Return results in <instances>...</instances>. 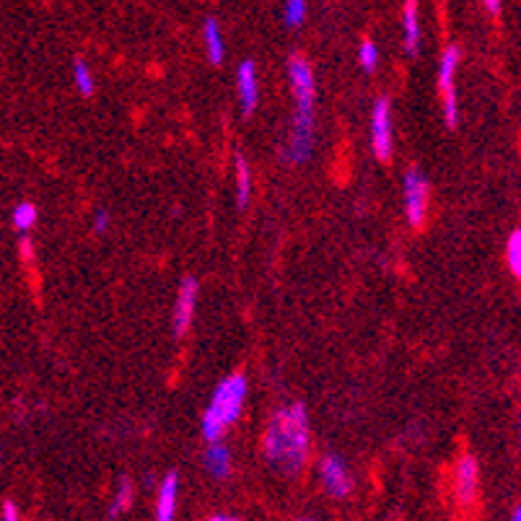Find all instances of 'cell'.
Here are the masks:
<instances>
[{
    "label": "cell",
    "mask_w": 521,
    "mask_h": 521,
    "mask_svg": "<svg viewBox=\"0 0 521 521\" xmlns=\"http://www.w3.org/2000/svg\"><path fill=\"white\" fill-rule=\"evenodd\" d=\"M309 444H312L309 415H306V407L296 402L270 418L265 436H262V454L273 470L291 477L306 464Z\"/></svg>",
    "instance_id": "obj_1"
},
{
    "label": "cell",
    "mask_w": 521,
    "mask_h": 521,
    "mask_svg": "<svg viewBox=\"0 0 521 521\" xmlns=\"http://www.w3.org/2000/svg\"><path fill=\"white\" fill-rule=\"evenodd\" d=\"M288 83H291L293 102H296V115H293V128L288 146L283 151L291 164H304L312 156L314 148V99H317V83L309 60L301 55H293L288 60Z\"/></svg>",
    "instance_id": "obj_2"
},
{
    "label": "cell",
    "mask_w": 521,
    "mask_h": 521,
    "mask_svg": "<svg viewBox=\"0 0 521 521\" xmlns=\"http://www.w3.org/2000/svg\"><path fill=\"white\" fill-rule=\"evenodd\" d=\"M244 400H247V376L231 374L216 387L210 405L203 415V439L218 441L226 433V428L234 426L242 415Z\"/></svg>",
    "instance_id": "obj_3"
},
{
    "label": "cell",
    "mask_w": 521,
    "mask_h": 521,
    "mask_svg": "<svg viewBox=\"0 0 521 521\" xmlns=\"http://www.w3.org/2000/svg\"><path fill=\"white\" fill-rule=\"evenodd\" d=\"M459 68V47H449L444 52L439 65V91L441 102H444V115L449 128H457L459 122V107H457V86H454V76Z\"/></svg>",
    "instance_id": "obj_4"
},
{
    "label": "cell",
    "mask_w": 521,
    "mask_h": 521,
    "mask_svg": "<svg viewBox=\"0 0 521 521\" xmlns=\"http://www.w3.org/2000/svg\"><path fill=\"white\" fill-rule=\"evenodd\" d=\"M428 195H431V185L428 179L418 172V169H407L405 174V216L410 226L420 229L426 221L428 213Z\"/></svg>",
    "instance_id": "obj_5"
},
{
    "label": "cell",
    "mask_w": 521,
    "mask_h": 521,
    "mask_svg": "<svg viewBox=\"0 0 521 521\" xmlns=\"http://www.w3.org/2000/svg\"><path fill=\"white\" fill-rule=\"evenodd\" d=\"M371 148L379 161H387L392 156V104L389 99H376L371 112Z\"/></svg>",
    "instance_id": "obj_6"
},
{
    "label": "cell",
    "mask_w": 521,
    "mask_h": 521,
    "mask_svg": "<svg viewBox=\"0 0 521 521\" xmlns=\"http://www.w3.org/2000/svg\"><path fill=\"white\" fill-rule=\"evenodd\" d=\"M319 480H322V488H325L327 496L332 498H345L353 490V477L348 472V464L337 454H327L319 462Z\"/></svg>",
    "instance_id": "obj_7"
},
{
    "label": "cell",
    "mask_w": 521,
    "mask_h": 521,
    "mask_svg": "<svg viewBox=\"0 0 521 521\" xmlns=\"http://www.w3.org/2000/svg\"><path fill=\"white\" fill-rule=\"evenodd\" d=\"M477 485H480V472H477L475 457H462L454 470V496L462 506H472L477 498Z\"/></svg>",
    "instance_id": "obj_8"
},
{
    "label": "cell",
    "mask_w": 521,
    "mask_h": 521,
    "mask_svg": "<svg viewBox=\"0 0 521 521\" xmlns=\"http://www.w3.org/2000/svg\"><path fill=\"white\" fill-rule=\"evenodd\" d=\"M197 280L185 278L177 293V306H174V335L185 337L190 330L192 314H195V301H197Z\"/></svg>",
    "instance_id": "obj_9"
},
{
    "label": "cell",
    "mask_w": 521,
    "mask_h": 521,
    "mask_svg": "<svg viewBox=\"0 0 521 521\" xmlns=\"http://www.w3.org/2000/svg\"><path fill=\"white\" fill-rule=\"evenodd\" d=\"M236 86H239V102H242L244 115H252L260 102V89H257V68L252 60H244L236 73Z\"/></svg>",
    "instance_id": "obj_10"
},
{
    "label": "cell",
    "mask_w": 521,
    "mask_h": 521,
    "mask_svg": "<svg viewBox=\"0 0 521 521\" xmlns=\"http://www.w3.org/2000/svg\"><path fill=\"white\" fill-rule=\"evenodd\" d=\"M177 493H179V477L174 472L161 480L159 485V496H156V519L169 521L177 509Z\"/></svg>",
    "instance_id": "obj_11"
},
{
    "label": "cell",
    "mask_w": 521,
    "mask_h": 521,
    "mask_svg": "<svg viewBox=\"0 0 521 521\" xmlns=\"http://www.w3.org/2000/svg\"><path fill=\"white\" fill-rule=\"evenodd\" d=\"M203 462H205V470H208L213 477H218V480L229 477L231 472L229 446H223L221 441H210V446L203 454Z\"/></svg>",
    "instance_id": "obj_12"
},
{
    "label": "cell",
    "mask_w": 521,
    "mask_h": 521,
    "mask_svg": "<svg viewBox=\"0 0 521 521\" xmlns=\"http://www.w3.org/2000/svg\"><path fill=\"white\" fill-rule=\"evenodd\" d=\"M402 29H405V50L410 55H418L420 50V19H418V0H407L405 16H402Z\"/></svg>",
    "instance_id": "obj_13"
},
{
    "label": "cell",
    "mask_w": 521,
    "mask_h": 521,
    "mask_svg": "<svg viewBox=\"0 0 521 521\" xmlns=\"http://www.w3.org/2000/svg\"><path fill=\"white\" fill-rule=\"evenodd\" d=\"M203 39L205 50H208L210 63H223V55H226V42H223V32L216 19H208L203 24Z\"/></svg>",
    "instance_id": "obj_14"
},
{
    "label": "cell",
    "mask_w": 521,
    "mask_h": 521,
    "mask_svg": "<svg viewBox=\"0 0 521 521\" xmlns=\"http://www.w3.org/2000/svg\"><path fill=\"white\" fill-rule=\"evenodd\" d=\"M234 177H236V200H239V208H244V205L249 203V195H252V174H249V164L244 156H236Z\"/></svg>",
    "instance_id": "obj_15"
},
{
    "label": "cell",
    "mask_w": 521,
    "mask_h": 521,
    "mask_svg": "<svg viewBox=\"0 0 521 521\" xmlns=\"http://www.w3.org/2000/svg\"><path fill=\"white\" fill-rule=\"evenodd\" d=\"M37 218H39V210H37V205H32V203H19L11 213L13 229H19L21 234H26V231L32 229L34 223H37Z\"/></svg>",
    "instance_id": "obj_16"
},
{
    "label": "cell",
    "mask_w": 521,
    "mask_h": 521,
    "mask_svg": "<svg viewBox=\"0 0 521 521\" xmlns=\"http://www.w3.org/2000/svg\"><path fill=\"white\" fill-rule=\"evenodd\" d=\"M73 83H76V89L81 91L83 96H91L96 91L94 73H91V68L83 63V60H76V63H73Z\"/></svg>",
    "instance_id": "obj_17"
},
{
    "label": "cell",
    "mask_w": 521,
    "mask_h": 521,
    "mask_svg": "<svg viewBox=\"0 0 521 521\" xmlns=\"http://www.w3.org/2000/svg\"><path fill=\"white\" fill-rule=\"evenodd\" d=\"M306 19V0H286L283 3V21L286 26L296 29V26L304 24Z\"/></svg>",
    "instance_id": "obj_18"
},
{
    "label": "cell",
    "mask_w": 521,
    "mask_h": 521,
    "mask_svg": "<svg viewBox=\"0 0 521 521\" xmlns=\"http://www.w3.org/2000/svg\"><path fill=\"white\" fill-rule=\"evenodd\" d=\"M506 260H509V270L521 278V231H514L506 244Z\"/></svg>",
    "instance_id": "obj_19"
},
{
    "label": "cell",
    "mask_w": 521,
    "mask_h": 521,
    "mask_svg": "<svg viewBox=\"0 0 521 521\" xmlns=\"http://www.w3.org/2000/svg\"><path fill=\"white\" fill-rule=\"evenodd\" d=\"M130 503H133V483H130V480H122L120 490H117L115 501H112V509H109V516L115 519L117 514H122V511H128Z\"/></svg>",
    "instance_id": "obj_20"
},
{
    "label": "cell",
    "mask_w": 521,
    "mask_h": 521,
    "mask_svg": "<svg viewBox=\"0 0 521 521\" xmlns=\"http://www.w3.org/2000/svg\"><path fill=\"white\" fill-rule=\"evenodd\" d=\"M358 60H361V68L366 70V73H374L376 65H379V47H376L371 39H366L361 45V52H358Z\"/></svg>",
    "instance_id": "obj_21"
},
{
    "label": "cell",
    "mask_w": 521,
    "mask_h": 521,
    "mask_svg": "<svg viewBox=\"0 0 521 521\" xmlns=\"http://www.w3.org/2000/svg\"><path fill=\"white\" fill-rule=\"evenodd\" d=\"M19 255H21V260H24V262H32L34 257H37V249H34L32 239H29V236H26V234L19 239Z\"/></svg>",
    "instance_id": "obj_22"
},
{
    "label": "cell",
    "mask_w": 521,
    "mask_h": 521,
    "mask_svg": "<svg viewBox=\"0 0 521 521\" xmlns=\"http://www.w3.org/2000/svg\"><path fill=\"white\" fill-rule=\"evenodd\" d=\"M109 229V213L107 210H99L94 216V234H104Z\"/></svg>",
    "instance_id": "obj_23"
},
{
    "label": "cell",
    "mask_w": 521,
    "mask_h": 521,
    "mask_svg": "<svg viewBox=\"0 0 521 521\" xmlns=\"http://www.w3.org/2000/svg\"><path fill=\"white\" fill-rule=\"evenodd\" d=\"M0 519H3V521H16V519H19V509H16V503H13V501L3 503Z\"/></svg>",
    "instance_id": "obj_24"
},
{
    "label": "cell",
    "mask_w": 521,
    "mask_h": 521,
    "mask_svg": "<svg viewBox=\"0 0 521 521\" xmlns=\"http://www.w3.org/2000/svg\"><path fill=\"white\" fill-rule=\"evenodd\" d=\"M485 6H488L490 13H498L501 11V0H485Z\"/></svg>",
    "instance_id": "obj_25"
},
{
    "label": "cell",
    "mask_w": 521,
    "mask_h": 521,
    "mask_svg": "<svg viewBox=\"0 0 521 521\" xmlns=\"http://www.w3.org/2000/svg\"><path fill=\"white\" fill-rule=\"evenodd\" d=\"M236 516H231V514H216L213 516V521H234Z\"/></svg>",
    "instance_id": "obj_26"
},
{
    "label": "cell",
    "mask_w": 521,
    "mask_h": 521,
    "mask_svg": "<svg viewBox=\"0 0 521 521\" xmlns=\"http://www.w3.org/2000/svg\"><path fill=\"white\" fill-rule=\"evenodd\" d=\"M511 519H514V521H521V506H516V509L511 511Z\"/></svg>",
    "instance_id": "obj_27"
},
{
    "label": "cell",
    "mask_w": 521,
    "mask_h": 521,
    "mask_svg": "<svg viewBox=\"0 0 521 521\" xmlns=\"http://www.w3.org/2000/svg\"><path fill=\"white\" fill-rule=\"evenodd\" d=\"M519 423H521V420H519ZM519 441H521V426H519Z\"/></svg>",
    "instance_id": "obj_28"
}]
</instances>
